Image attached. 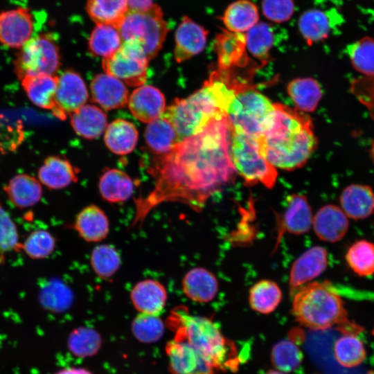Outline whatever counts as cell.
<instances>
[{
  "instance_id": "6da1fadb",
  "label": "cell",
  "mask_w": 374,
  "mask_h": 374,
  "mask_svg": "<svg viewBox=\"0 0 374 374\" xmlns=\"http://www.w3.org/2000/svg\"><path fill=\"white\" fill-rule=\"evenodd\" d=\"M235 172L225 116L211 121L155 158L149 170L155 179L154 186L145 196L134 199L130 227L141 226L148 214L163 202H180L201 211L211 196L232 179Z\"/></svg>"
},
{
  "instance_id": "7a4b0ae2",
  "label": "cell",
  "mask_w": 374,
  "mask_h": 374,
  "mask_svg": "<svg viewBox=\"0 0 374 374\" xmlns=\"http://www.w3.org/2000/svg\"><path fill=\"white\" fill-rule=\"evenodd\" d=\"M274 105L262 134L256 139L260 150L274 167L287 170L302 167L317 145L312 121L302 112Z\"/></svg>"
},
{
  "instance_id": "3957f363",
  "label": "cell",
  "mask_w": 374,
  "mask_h": 374,
  "mask_svg": "<svg viewBox=\"0 0 374 374\" xmlns=\"http://www.w3.org/2000/svg\"><path fill=\"white\" fill-rule=\"evenodd\" d=\"M237 89L221 71L216 70L202 87L186 98H177L162 116L173 125L179 141L202 130L211 121L226 116Z\"/></svg>"
},
{
  "instance_id": "277c9868",
  "label": "cell",
  "mask_w": 374,
  "mask_h": 374,
  "mask_svg": "<svg viewBox=\"0 0 374 374\" xmlns=\"http://www.w3.org/2000/svg\"><path fill=\"white\" fill-rule=\"evenodd\" d=\"M166 326L174 332V337L186 341L202 354L216 371L238 370L240 360L235 344L211 319L193 315L187 307L178 305L170 311Z\"/></svg>"
},
{
  "instance_id": "5b68a950",
  "label": "cell",
  "mask_w": 374,
  "mask_h": 374,
  "mask_svg": "<svg viewBox=\"0 0 374 374\" xmlns=\"http://www.w3.org/2000/svg\"><path fill=\"white\" fill-rule=\"evenodd\" d=\"M292 295V314L305 327L325 330L350 321L341 298L327 281L305 284Z\"/></svg>"
},
{
  "instance_id": "8992f818",
  "label": "cell",
  "mask_w": 374,
  "mask_h": 374,
  "mask_svg": "<svg viewBox=\"0 0 374 374\" xmlns=\"http://www.w3.org/2000/svg\"><path fill=\"white\" fill-rule=\"evenodd\" d=\"M123 41H136L148 59L161 50L168 31L161 8L152 3L145 9H129L118 27Z\"/></svg>"
},
{
  "instance_id": "52a82bcc",
  "label": "cell",
  "mask_w": 374,
  "mask_h": 374,
  "mask_svg": "<svg viewBox=\"0 0 374 374\" xmlns=\"http://www.w3.org/2000/svg\"><path fill=\"white\" fill-rule=\"evenodd\" d=\"M229 127L230 154L235 170L247 185L261 183L271 188L276 183L277 171L262 154L256 139L240 129Z\"/></svg>"
},
{
  "instance_id": "ba28073f",
  "label": "cell",
  "mask_w": 374,
  "mask_h": 374,
  "mask_svg": "<svg viewBox=\"0 0 374 374\" xmlns=\"http://www.w3.org/2000/svg\"><path fill=\"white\" fill-rule=\"evenodd\" d=\"M274 109V103L249 84L235 93L226 118L230 127L256 139L262 134Z\"/></svg>"
},
{
  "instance_id": "9c48e42d",
  "label": "cell",
  "mask_w": 374,
  "mask_h": 374,
  "mask_svg": "<svg viewBox=\"0 0 374 374\" xmlns=\"http://www.w3.org/2000/svg\"><path fill=\"white\" fill-rule=\"evenodd\" d=\"M19 49L14 71L20 80L30 75H55L60 66L59 47L50 34L33 37Z\"/></svg>"
},
{
  "instance_id": "30bf717a",
  "label": "cell",
  "mask_w": 374,
  "mask_h": 374,
  "mask_svg": "<svg viewBox=\"0 0 374 374\" xmlns=\"http://www.w3.org/2000/svg\"><path fill=\"white\" fill-rule=\"evenodd\" d=\"M149 61L136 41L126 40L116 52L103 59L102 65L106 73L130 87H139L147 80Z\"/></svg>"
},
{
  "instance_id": "8fae6325",
  "label": "cell",
  "mask_w": 374,
  "mask_h": 374,
  "mask_svg": "<svg viewBox=\"0 0 374 374\" xmlns=\"http://www.w3.org/2000/svg\"><path fill=\"white\" fill-rule=\"evenodd\" d=\"M87 99V88L80 75L66 70L58 76L52 112L59 119L64 120L84 105Z\"/></svg>"
},
{
  "instance_id": "7c38bea8",
  "label": "cell",
  "mask_w": 374,
  "mask_h": 374,
  "mask_svg": "<svg viewBox=\"0 0 374 374\" xmlns=\"http://www.w3.org/2000/svg\"><path fill=\"white\" fill-rule=\"evenodd\" d=\"M172 374H215L213 365L186 341L173 337L166 346Z\"/></svg>"
},
{
  "instance_id": "4fadbf2b",
  "label": "cell",
  "mask_w": 374,
  "mask_h": 374,
  "mask_svg": "<svg viewBox=\"0 0 374 374\" xmlns=\"http://www.w3.org/2000/svg\"><path fill=\"white\" fill-rule=\"evenodd\" d=\"M34 19L30 12L17 8L0 12V43L12 48H21L32 37Z\"/></svg>"
},
{
  "instance_id": "5bb4252c",
  "label": "cell",
  "mask_w": 374,
  "mask_h": 374,
  "mask_svg": "<svg viewBox=\"0 0 374 374\" xmlns=\"http://www.w3.org/2000/svg\"><path fill=\"white\" fill-rule=\"evenodd\" d=\"M214 48L217 59V69L231 70L248 64L245 33L222 29L215 38Z\"/></svg>"
},
{
  "instance_id": "9a60e30c",
  "label": "cell",
  "mask_w": 374,
  "mask_h": 374,
  "mask_svg": "<svg viewBox=\"0 0 374 374\" xmlns=\"http://www.w3.org/2000/svg\"><path fill=\"white\" fill-rule=\"evenodd\" d=\"M328 265V252L320 246L308 249L294 262L289 285L292 294L298 288L319 276Z\"/></svg>"
},
{
  "instance_id": "2e32d148",
  "label": "cell",
  "mask_w": 374,
  "mask_h": 374,
  "mask_svg": "<svg viewBox=\"0 0 374 374\" xmlns=\"http://www.w3.org/2000/svg\"><path fill=\"white\" fill-rule=\"evenodd\" d=\"M208 31L188 17H184L175 33V57L183 62L199 54L207 42Z\"/></svg>"
},
{
  "instance_id": "e0dca14e",
  "label": "cell",
  "mask_w": 374,
  "mask_h": 374,
  "mask_svg": "<svg viewBox=\"0 0 374 374\" xmlns=\"http://www.w3.org/2000/svg\"><path fill=\"white\" fill-rule=\"evenodd\" d=\"M130 296L139 313L160 315L167 303L168 292L160 281L147 278L134 285Z\"/></svg>"
},
{
  "instance_id": "ac0fdd59",
  "label": "cell",
  "mask_w": 374,
  "mask_h": 374,
  "mask_svg": "<svg viewBox=\"0 0 374 374\" xmlns=\"http://www.w3.org/2000/svg\"><path fill=\"white\" fill-rule=\"evenodd\" d=\"M90 90L93 101L105 110L122 108L128 103L129 92L123 82L106 73L93 78Z\"/></svg>"
},
{
  "instance_id": "d6986e66",
  "label": "cell",
  "mask_w": 374,
  "mask_h": 374,
  "mask_svg": "<svg viewBox=\"0 0 374 374\" xmlns=\"http://www.w3.org/2000/svg\"><path fill=\"white\" fill-rule=\"evenodd\" d=\"M128 107L136 118L149 123L163 115L166 109V100L157 88L151 85H141L130 96Z\"/></svg>"
},
{
  "instance_id": "ffe728a7",
  "label": "cell",
  "mask_w": 374,
  "mask_h": 374,
  "mask_svg": "<svg viewBox=\"0 0 374 374\" xmlns=\"http://www.w3.org/2000/svg\"><path fill=\"white\" fill-rule=\"evenodd\" d=\"M312 226L319 239L335 242L346 235L349 222L342 209L335 205L328 204L317 211L313 217Z\"/></svg>"
},
{
  "instance_id": "44dd1931",
  "label": "cell",
  "mask_w": 374,
  "mask_h": 374,
  "mask_svg": "<svg viewBox=\"0 0 374 374\" xmlns=\"http://www.w3.org/2000/svg\"><path fill=\"white\" fill-rule=\"evenodd\" d=\"M79 170L66 158L53 155L45 159L38 170L40 183L51 190L64 188L78 181Z\"/></svg>"
},
{
  "instance_id": "7402d4cb",
  "label": "cell",
  "mask_w": 374,
  "mask_h": 374,
  "mask_svg": "<svg viewBox=\"0 0 374 374\" xmlns=\"http://www.w3.org/2000/svg\"><path fill=\"white\" fill-rule=\"evenodd\" d=\"M311 208L304 195L292 194L287 199V206L279 222L278 233L301 235L309 231L312 226Z\"/></svg>"
},
{
  "instance_id": "603a6c76",
  "label": "cell",
  "mask_w": 374,
  "mask_h": 374,
  "mask_svg": "<svg viewBox=\"0 0 374 374\" xmlns=\"http://www.w3.org/2000/svg\"><path fill=\"white\" fill-rule=\"evenodd\" d=\"M72 227L86 242H99L107 238L109 231V222L103 209L91 204L78 213Z\"/></svg>"
},
{
  "instance_id": "cb8c5ba5",
  "label": "cell",
  "mask_w": 374,
  "mask_h": 374,
  "mask_svg": "<svg viewBox=\"0 0 374 374\" xmlns=\"http://www.w3.org/2000/svg\"><path fill=\"white\" fill-rule=\"evenodd\" d=\"M181 288L188 299L197 303H208L215 297L219 287L212 272L204 267H195L184 276Z\"/></svg>"
},
{
  "instance_id": "d4e9b609",
  "label": "cell",
  "mask_w": 374,
  "mask_h": 374,
  "mask_svg": "<svg viewBox=\"0 0 374 374\" xmlns=\"http://www.w3.org/2000/svg\"><path fill=\"white\" fill-rule=\"evenodd\" d=\"M9 201L15 207L24 209L37 204L42 196L40 181L28 174H19L3 187Z\"/></svg>"
},
{
  "instance_id": "484cf974",
  "label": "cell",
  "mask_w": 374,
  "mask_h": 374,
  "mask_svg": "<svg viewBox=\"0 0 374 374\" xmlns=\"http://www.w3.org/2000/svg\"><path fill=\"white\" fill-rule=\"evenodd\" d=\"M340 204L348 217L355 220L366 218L374 212V192L366 185L350 184L343 190Z\"/></svg>"
},
{
  "instance_id": "4316f807",
  "label": "cell",
  "mask_w": 374,
  "mask_h": 374,
  "mask_svg": "<svg viewBox=\"0 0 374 374\" xmlns=\"http://www.w3.org/2000/svg\"><path fill=\"white\" fill-rule=\"evenodd\" d=\"M57 82L58 76L55 74L30 75L21 80L23 89L30 102L44 109H52L55 105Z\"/></svg>"
},
{
  "instance_id": "83f0119b",
  "label": "cell",
  "mask_w": 374,
  "mask_h": 374,
  "mask_svg": "<svg viewBox=\"0 0 374 374\" xmlns=\"http://www.w3.org/2000/svg\"><path fill=\"white\" fill-rule=\"evenodd\" d=\"M107 115L93 105H84L71 115L74 132L87 139L98 138L107 128Z\"/></svg>"
},
{
  "instance_id": "f1b7e54d",
  "label": "cell",
  "mask_w": 374,
  "mask_h": 374,
  "mask_svg": "<svg viewBox=\"0 0 374 374\" xmlns=\"http://www.w3.org/2000/svg\"><path fill=\"white\" fill-rule=\"evenodd\" d=\"M221 19L225 29L245 33L259 21L258 8L250 0H237L227 6Z\"/></svg>"
},
{
  "instance_id": "f546056e",
  "label": "cell",
  "mask_w": 374,
  "mask_h": 374,
  "mask_svg": "<svg viewBox=\"0 0 374 374\" xmlns=\"http://www.w3.org/2000/svg\"><path fill=\"white\" fill-rule=\"evenodd\" d=\"M139 132L133 123L118 118L112 122L105 133L104 140L107 148L118 155L130 153L135 148Z\"/></svg>"
},
{
  "instance_id": "4dcf8cb0",
  "label": "cell",
  "mask_w": 374,
  "mask_h": 374,
  "mask_svg": "<svg viewBox=\"0 0 374 374\" xmlns=\"http://www.w3.org/2000/svg\"><path fill=\"white\" fill-rule=\"evenodd\" d=\"M134 189V184L130 177L118 169H107L100 178V194L104 200L110 203L127 200Z\"/></svg>"
},
{
  "instance_id": "1f68e13d",
  "label": "cell",
  "mask_w": 374,
  "mask_h": 374,
  "mask_svg": "<svg viewBox=\"0 0 374 374\" xmlns=\"http://www.w3.org/2000/svg\"><path fill=\"white\" fill-rule=\"evenodd\" d=\"M287 93L297 109L302 112H314L322 97L318 82L312 78H299L290 81Z\"/></svg>"
},
{
  "instance_id": "d6a6232c",
  "label": "cell",
  "mask_w": 374,
  "mask_h": 374,
  "mask_svg": "<svg viewBox=\"0 0 374 374\" xmlns=\"http://www.w3.org/2000/svg\"><path fill=\"white\" fill-rule=\"evenodd\" d=\"M144 135L148 146L157 155L166 154L179 142L173 125L162 116L148 123Z\"/></svg>"
},
{
  "instance_id": "836d02e7",
  "label": "cell",
  "mask_w": 374,
  "mask_h": 374,
  "mask_svg": "<svg viewBox=\"0 0 374 374\" xmlns=\"http://www.w3.org/2000/svg\"><path fill=\"white\" fill-rule=\"evenodd\" d=\"M331 20L327 12L319 9L305 11L298 22L299 30L308 45L323 41L329 36Z\"/></svg>"
},
{
  "instance_id": "e575fe53",
  "label": "cell",
  "mask_w": 374,
  "mask_h": 374,
  "mask_svg": "<svg viewBox=\"0 0 374 374\" xmlns=\"http://www.w3.org/2000/svg\"><path fill=\"white\" fill-rule=\"evenodd\" d=\"M129 10V0H87L86 11L96 24L118 27Z\"/></svg>"
},
{
  "instance_id": "d590c367",
  "label": "cell",
  "mask_w": 374,
  "mask_h": 374,
  "mask_svg": "<svg viewBox=\"0 0 374 374\" xmlns=\"http://www.w3.org/2000/svg\"><path fill=\"white\" fill-rule=\"evenodd\" d=\"M123 39L117 27L96 24L88 41L89 51L94 56L107 57L121 46Z\"/></svg>"
},
{
  "instance_id": "8d00e7d4",
  "label": "cell",
  "mask_w": 374,
  "mask_h": 374,
  "mask_svg": "<svg viewBox=\"0 0 374 374\" xmlns=\"http://www.w3.org/2000/svg\"><path fill=\"white\" fill-rule=\"evenodd\" d=\"M282 300L279 286L270 280H262L254 284L249 290L251 308L261 314L274 312Z\"/></svg>"
},
{
  "instance_id": "74e56055",
  "label": "cell",
  "mask_w": 374,
  "mask_h": 374,
  "mask_svg": "<svg viewBox=\"0 0 374 374\" xmlns=\"http://www.w3.org/2000/svg\"><path fill=\"white\" fill-rule=\"evenodd\" d=\"M103 344L100 333L91 327L82 326L73 329L67 339L70 353L78 357L96 355Z\"/></svg>"
},
{
  "instance_id": "f35d334b",
  "label": "cell",
  "mask_w": 374,
  "mask_h": 374,
  "mask_svg": "<svg viewBox=\"0 0 374 374\" xmlns=\"http://www.w3.org/2000/svg\"><path fill=\"white\" fill-rule=\"evenodd\" d=\"M333 353L339 365L346 368L356 367L366 358V350L357 335L344 334L333 346Z\"/></svg>"
},
{
  "instance_id": "ab89813d",
  "label": "cell",
  "mask_w": 374,
  "mask_h": 374,
  "mask_svg": "<svg viewBox=\"0 0 374 374\" xmlns=\"http://www.w3.org/2000/svg\"><path fill=\"white\" fill-rule=\"evenodd\" d=\"M90 265L98 278L107 280L119 269L121 258L113 245L101 244L93 249L90 256Z\"/></svg>"
},
{
  "instance_id": "60d3db41",
  "label": "cell",
  "mask_w": 374,
  "mask_h": 374,
  "mask_svg": "<svg viewBox=\"0 0 374 374\" xmlns=\"http://www.w3.org/2000/svg\"><path fill=\"white\" fill-rule=\"evenodd\" d=\"M245 37L247 51L255 58L266 61L274 41L271 26L267 23L258 21L245 33Z\"/></svg>"
},
{
  "instance_id": "b9f144b4",
  "label": "cell",
  "mask_w": 374,
  "mask_h": 374,
  "mask_svg": "<svg viewBox=\"0 0 374 374\" xmlns=\"http://www.w3.org/2000/svg\"><path fill=\"white\" fill-rule=\"evenodd\" d=\"M353 68L364 76L374 75V38L364 37L347 47Z\"/></svg>"
},
{
  "instance_id": "7bdbcfd3",
  "label": "cell",
  "mask_w": 374,
  "mask_h": 374,
  "mask_svg": "<svg viewBox=\"0 0 374 374\" xmlns=\"http://www.w3.org/2000/svg\"><path fill=\"white\" fill-rule=\"evenodd\" d=\"M346 260L349 267L361 276L374 274V244L361 240L355 242L347 251Z\"/></svg>"
},
{
  "instance_id": "ee69618b",
  "label": "cell",
  "mask_w": 374,
  "mask_h": 374,
  "mask_svg": "<svg viewBox=\"0 0 374 374\" xmlns=\"http://www.w3.org/2000/svg\"><path fill=\"white\" fill-rule=\"evenodd\" d=\"M56 247V239L46 229L31 231L21 243V250L33 260H42L49 257Z\"/></svg>"
},
{
  "instance_id": "f6af8a7d",
  "label": "cell",
  "mask_w": 374,
  "mask_h": 374,
  "mask_svg": "<svg viewBox=\"0 0 374 374\" xmlns=\"http://www.w3.org/2000/svg\"><path fill=\"white\" fill-rule=\"evenodd\" d=\"M166 323L159 315L139 313L132 322L134 337L141 343L153 344L163 337Z\"/></svg>"
},
{
  "instance_id": "bcb514c9",
  "label": "cell",
  "mask_w": 374,
  "mask_h": 374,
  "mask_svg": "<svg viewBox=\"0 0 374 374\" xmlns=\"http://www.w3.org/2000/svg\"><path fill=\"white\" fill-rule=\"evenodd\" d=\"M271 360L274 366L278 370L291 372L301 365L303 353L294 341L284 339L273 346Z\"/></svg>"
},
{
  "instance_id": "7dc6e473",
  "label": "cell",
  "mask_w": 374,
  "mask_h": 374,
  "mask_svg": "<svg viewBox=\"0 0 374 374\" xmlns=\"http://www.w3.org/2000/svg\"><path fill=\"white\" fill-rule=\"evenodd\" d=\"M17 226L0 202V257L6 253L21 251Z\"/></svg>"
},
{
  "instance_id": "c3c4849f",
  "label": "cell",
  "mask_w": 374,
  "mask_h": 374,
  "mask_svg": "<svg viewBox=\"0 0 374 374\" xmlns=\"http://www.w3.org/2000/svg\"><path fill=\"white\" fill-rule=\"evenodd\" d=\"M262 15L269 21L282 24L289 21L294 12V0H262Z\"/></svg>"
},
{
  "instance_id": "681fc988",
  "label": "cell",
  "mask_w": 374,
  "mask_h": 374,
  "mask_svg": "<svg viewBox=\"0 0 374 374\" xmlns=\"http://www.w3.org/2000/svg\"><path fill=\"white\" fill-rule=\"evenodd\" d=\"M350 91L364 105L374 121V75H362L350 84Z\"/></svg>"
},
{
  "instance_id": "f907efd6",
  "label": "cell",
  "mask_w": 374,
  "mask_h": 374,
  "mask_svg": "<svg viewBox=\"0 0 374 374\" xmlns=\"http://www.w3.org/2000/svg\"><path fill=\"white\" fill-rule=\"evenodd\" d=\"M152 3V0H129V9H145Z\"/></svg>"
},
{
  "instance_id": "816d5d0a",
  "label": "cell",
  "mask_w": 374,
  "mask_h": 374,
  "mask_svg": "<svg viewBox=\"0 0 374 374\" xmlns=\"http://www.w3.org/2000/svg\"><path fill=\"white\" fill-rule=\"evenodd\" d=\"M55 374H93L89 371L83 368L70 367L62 368Z\"/></svg>"
},
{
  "instance_id": "f5cc1de1",
  "label": "cell",
  "mask_w": 374,
  "mask_h": 374,
  "mask_svg": "<svg viewBox=\"0 0 374 374\" xmlns=\"http://www.w3.org/2000/svg\"><path fill=\"white\" fill-rule=\"evenodd\" d=\"M267 374H285L284 373L280 372L278 371L269 370Z\"/></svg>"
},
{
  "instance_id": "db71d44e",
  "label": "cell",
  "mask_w": 374,
  "mask_h": 374,
  "mask_svg": "<svg viewBox=\"0 0 374 374\" xmlns=\"http://www.w3.org/2000/svg\"><path fill=\"white\" fill-rule=\"evenodd\" d=\"M372 334L374 335V329L372 331Z\"/></svg>"
}]
</instances>
